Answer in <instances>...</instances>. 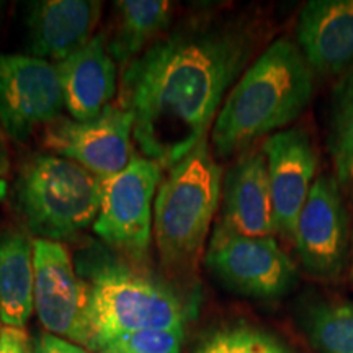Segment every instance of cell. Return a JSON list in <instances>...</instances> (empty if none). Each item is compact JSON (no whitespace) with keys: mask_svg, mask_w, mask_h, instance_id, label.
I'll use <instances>...</instances> for the list:
<instances>
[{"mask_svg":"<svg viewBox=\"0 0 353 353\" xmlns=\"http://www.w3.org/2000/svg\"><path fill=\"white\" fill-rule=\"evenodd\" d=\"M262 37L257 20L200 13L132 59L121 72L118 105L134 118L136 151L169 170L208 139Z\"/></svg>","mask_w":353,"mask_h":353,"instance_id":"obj_1","label":"cell"},{"mask_svg":"<svg viewBox=\"0 0 353 353\" xmlns=\"http://www.w3.org/2000/svg\"><path fill=\"white\" fill-rule=\"evenodd\" d=\"M314 90V74L298 44L280 38L242 74L224 100L211 128L213 152L231 157L254 141L304 112Z\"/></svg>","mask_w":353,"mask_h":353,"instance_id":"obj_2","label":"cell"},{"mask_svg":"<svg viewBox=\"0 0 353 353\" xmlns=\"http://www.w3.org/2000/svg\"><path fill=\"white\" fill-rule=\"evenodd\" d=\"M77 272L88 291L85 348L101 352L123 335L185 325L187 311L175 291L128 267L103 249L79 254Z\"/></svg>","mask_w":353,"mask_h":353,"instance_id":"obj_3","label":"cell"},{"mask_svg":"<svg viewBox=\"0 0 353 353\" xmlns=\"http://www.w3.org/2000/svg\"><path fill=\"white\" fill-rule=\"evenodd\" d=\"M223 169L208 139L172 167L154 200L152 236L167 272L193 273L205 254V242L221 203Z\"/></svg>","mask_w":353,"mask_h":353,"instance_id":"obj_4","label":"cell"},{"mask_svg":"<svg viewBox=\"0 0 353 353\" xmlns=\"http://www.w3.org/2000/svg\"><path fill=\"white\" fill-rule=\"evenodd\" d=\"M13 208L37 239H74L94 226L100 210V179L68 159L34 154L20 165Z\"/></svg>","mask_w":353,"mask_h":353,"instance_id":"obj_5","label":"cell"},{"mask_svg":"<svg viewBox=\"0 0 353 353\" xmlns=\"http://www.w3.org/2000/svg\"><path fill=\"white\" fill-rule=\"evenodd\" d=\"M162 170L157 162L134 152L125 170L100 180V210L94 231L134 263L148 260L151 250L152 206Z\"/></svg>","mask_w":353,"mask_h":353,"instance_id":"obj_6","label":"cell"},{"mask_svg":"<svg viewBox=\"0 0 353 353\" xmlns=\"http://www.w3.org/2000/svg\"><path fill=\"white\" fill-rule=\"evenodd\" d=\"M205 263L228 288L249 298H281L298 281L296 263L273 237L214 231L205 252Z\"/></svg>","mask_w":353,"mask_h":353,"instance_id":"obj_7","label":"cell"},{"mask_svg":"<svg viewBox=\"0 0 353 353\" xmlns=\"http://www.w3.org/2000/svg\"><path fill=\"white\" fill-rule=\"evenodd\" d=\"M134 118L118 103L94 120L59 114L44 126L41 143L52 156L68 159L103 180L125 170L132 157Z\"/></svg>","mask_w":353,"mask_h":353,"instance_id":"obj_8","label":"cell"},{"mask_svg":"<svg viewBox=\"0 0 353 353\" xmlns=\"http://www.w3.org/2000/svg\"><path fill=\"white\" fill-rule=\"evenodd\" d=\"M64 107L56 64L25 54H0V128L15 143H26L38 126Z\"/></svg>","mask_w":353,"mask_h":353,"instance_id":"obj_9","label":"cell"},{"mask_svg":"<svg viewBox=\"0 0 353 353\" xmlns=\"http://www.w3.org/2000/svg\"><path fill=\"white\" fill-rule=\"evenodd\" d=\"M34 311L48 332L85 347L88 291L68 247L34 239Z\"/></svg>","mask_w":353,"mask_h":353,"instance_id":"obj_10","label":"cell"},{"mask_svg":"<svg viewBox=\"0 0 353 353\" xmlns=\"http://www.w3.org/2000/svg\"><path fill=\"white\" fill-rule=\"evenodd\" d=\"M348 216L337 180L316 179L298 216L293 244L304 270L322 280L343 272L348 255Z\"/></svg>","mask_w":353,"mask_h":353,"instance_id":"obj_11","label":"cell"},{"mask_svg":"<svg viewBox=\"0 0 353 353\" xmlns=\"http://www.w3.org/2000/svg\"><path fill=\"white\" fill-rule=\"evenodd\" d=\"M260 149L267 159L275 231L293 242L298 216L316 182V148L306 130L288 128L273 132Z\"/></svg>","mask_w":353,"mask_h":353,"instance_id":"obj_12","label":"cell"},{"mask_svg":"<svg viewBox=\"0 0 353 353\" xmlns=\"http://www.w3.org/2000/svg\"><path fill=\"white\" fill-rule=\"evenodd\" d=\"M214 231L244 237H272L276 232L262 149L242 152L223 176L221 219Z\"/></svg>","mask_w":353,"mask_h":353,"instance_id":"obj_13","label":"cell"},{"mask_svg":"<svg viewBox=\"0 0 353 353\" xmlns=\"http://www.w3.org/2000/svg\"><path fill=\"white\" fill-rule=\"evenodd\" d=\"M298 48L322 76L353 72V0H311L299 12Z\"/></svg>","mask_w":353,"mask_h":353,"instance_id":"obj_14","label":"cell"},{"mask_svg":"<svg viewBox=\"0 0 353 353\" xmlns=\"http://www.w3.org/2000/svg\"><path fill=\"white\" fill-rule=\"evenodd\" d=\"M103 3L97 0H39L26 10L28 52L54 64L82 50L95 37Z\"/></svg>","mask_w":353,"mask_h":353,"instance_id":"obj_15","label":"cell"},{"mask_svg":"<svg viewBox=\"0 0 353 353\" xmlns=\"http://www.w3.org/2000/svg\"><path fill=\"white\" fill-rule=\"evenodd\" d=\"M64 107L77 121L94 120L112 103L118 90V69L107 50V34L99 33L82 50L56 64Z\"/></svg>","mask_w":353,"mask_h":353,"instance_id":"obj_16","label":"cell"},{"mask_svg":"<svg viewBox=\"0 0 353 353\" xmlns=\"http://www.w3.org/2000/svg\"><path fill=\"white\" fill-rule=\"evenodd\" d=\"M34 239L28 231L0 229V322L25 329L34 309Z\"/></svg>","mask_w":353,"mask_h":353,"instance_id":"obj_17","label":"cell"},{"mask_svg":"<svg viewBox=\"0 0 353 353\" xmlns=\"http://www.w3.org/2000/svg\"><path fill=\"white\" fill-rule=\"evenodd\" d=\"M114 21L107 34L112 59L125 69L172 26L174 3L167 0H121L114 3Z\"/></svg>","mask_w":353,"mask_h":353,"instance_id":"obj_18","label":"cell"},{"mask_svg":"<svg viewBox=\"0 0 353 353\" xmlns=\"http://www.w3.org/2000/svg\"><path fill=\"white\" fill-rule=\"evenodd\" d=\"M301 325L319 353H353V303H311L304 309Z\"/></svg>","mask_w":353,"mask_h":353,"instance_id":"obj_19","label":"cell"},{"mask_svg":"<svg viewBox=\"0 0 353 353\" xmlns=\"http://www.w3.org/2000/svg\"><path fill=\"white\" fill-rule=\"evenodd\" d=\"M329 148L339 182L353 183V72L342 79L332 95Z\"/></svg>","mask_w":353,"mask_h":353,"instance_id":"obj_20","label":"cell"},{"mask_svg":"<svg viewBox=\"0 0 353 353\" xmlns=\"http://www.w3.org/2000/svg\"><path fill=\"white\" fill-rule=\"evenodd\" d=\"M193 353H293V350L275 334L242 322L210 332Z\"/></svg>","mask_w":353,"mask_h":353,"instance_id":"obj_21","label":"cell"},{"mask_svg":"<svg viewBox=\"0 0 353 353\" xmlns=\"http://www.w3.org/2000/svg\"><path fill=\"white\" fill-rule=\"evenodd\" d=\"M185 325L169 329H149L117 339L112 345L123 353H182Z\"/></svg>","mask_w":353,"mask_h":353,"instance_id":"obj_22","label":"cell"},{"mask_svg":"<svg viewBox=\"0 0 353 353\" xmlns=\"http://www.w3.org/2000/svg\"><path fill=\"white\" fill-rule=\"evenodd\" d=\"M0 353H33V342L25 329L2 327Z\"/></svg>","mask_w":353,"mask_h":353,"instance_id":"obj_23","label":"cell"},{"mask_svg":"<svg viewBox=\"0 0 353 353\" xmlns=\"http://www.w3.org/2000/svg\"><path fill=\"white\" fill-rule=\"evenodd\" d=\"M33 353H90L85 347L65 341L50 332L39 335L33 342Z\"/></svg>","mask_w":353,"mask_h":353,"instance_id":"obj_24","label":"cell"},{"mask_svg":"<svg viewBox=\"0 0 353 353\" xmlns=\"http://www.w3.org/2000/svg\"><path fill=\"white\" fill-rule=\"evenodd\" d=\"M3 134L6 132L0 128V179H3L10 170V154H8V145Z\"/></svg>","mask_w":353,"mask_h":353,"instance_id":"obj_25","label":"cell"},{"mask_svg":"<svg viewBox=\"0 0 353 353\" xmlns=\"http://www.w3.org/2000/svg\"><path fill=\"white\" fill-rule=\"evenodd\" d=\"M7 192H8V185L6 182V179H0V203L7 198Z\"/></svg>","mask_w":353,"mask_h":353,"instance_id":"obj_26","label":"cell"},{"mask_svg":"<svg viewBox=\"0 0 353 353\" xmlns=\"http://www.w3.org/2000/svg\"><path fill=\"white\" fill-rule=\"evenodd\" d=\"M99 353H123V352L118 350V348H114V347H107V348H103V350L99 352Z\"/></svg>","mask_w":353,"mask_h":353,"instance_id":"obj_27","label":"cell"},{"mask_svg":"<svg viewBox=\"0 0 353 353\" xmlns=\"http://www.w3.org/2000/svg\"><path fill=\"white\" fill-rule=\"evenodd\" d=\"M3 7H6V3L0 2V19H2V12H3Z\"/></svg>","mask_w":353,"mask_h":353,"instance_id":"obj_28","label":"cell"},{"mask_svg":"<svg viewBox=\"0 0 353 353\" xmlns=\"http://www.w3.org/2000/svg\"><path fill=\"white\" fill-rule=\"evenodd\" d=\"M0 330H2V329H0Z\"/></svg>","mask_w":353,"mask_h":353,"instance_id":"obj_29","label":"cell"}]
</instances>
